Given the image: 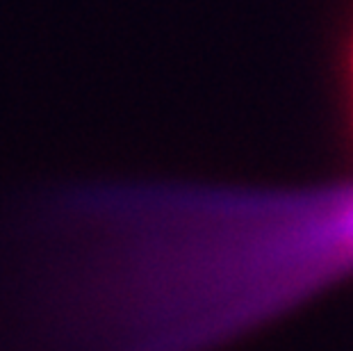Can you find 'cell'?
<instances>
[{"label":"cell","instance_id":"1","mask_svg":"<svg viewBox=\"0 0 353 351\" xmlns=\"http://www.w3.org/2000/svg\"><path fill=\"white\" fill-rule=\"evenodd\" d=\"M353 279V176L82 181L0 223V351H216Z\"/></svg>","mask_w":353,"mask_h":351}]
</instances>
